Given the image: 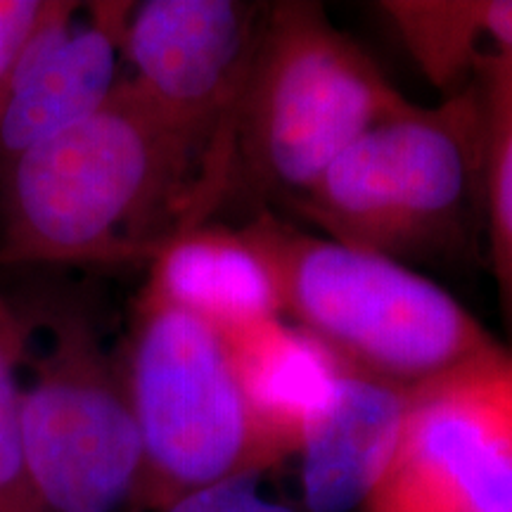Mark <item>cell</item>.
<instances>
[{"instance_id":"obj_1","label":"cell","mask_w":512,"mask_h":512,"mask_svg":"<svg viewBox=\"0 0 512 512\" xmlns=\"http://www.w3.org/2000/svg\"><path fill=\"white\" fill-rule=\"evenodd\" d=\"M0 266L152 261L209 223L233 174L131 79L0 169Z\"/></svg>"},{"instance_id":"obj_2","label":"cell","mask_w":512,"mask_h":512,"mask_svg":"<svg viewBox=\"0 0 512 512\" xmlns=\"http://www.w3.org/2000/svg\"><path fill=\"white\" fill-rule=\"evenodd\" d=\"M489 121L477 86L377 121L294 202L325 238L401 261L456 259L484 219Z\"/></svg>"},{"instance_id":"obj_3","label":"cell","mask_w":512,"mask_h":512,"mask_svg":"<svg viewBox=\"0 0 512 512\" xmlns=\"http://www.w3.org/2000/svg\"><path fill=\"white\" fill-rule=\"evenodd\" d=\"M278 280L283 316L358 375L418 389L501 347L444 287L389 256L271 211L240 228Z\"/></svg>"},{"instance_id":"obj_4","label":"cell","mask_w":512,"mask_h":512,"mask_svg":"<svg viewBox=\"0 0 512 512\" xmlns=\"http://www.w3.org/2000/svg\"><path fill=\"white\" fill-rule=\"evenodd\" d=\"M406 102L323 5H266L240 110L235 181L294 204L358 136Z\"/></svg>"},{"instance_id":"obj_5","label":"cell","mask_w":512,"mask_h":512,"mask_svg":"<svg viewBox=\"0 0 512 512\" xmlns=\"http://www.w3.org/2000/svg\"><path fill=\"white\" fill-rule=\"evenodd\" d=\"M121 373L143 446L138 505L159 510L202 486L275 465L214 325L145 290Z\"/></svg>"},{"instance_id":"obj_6","label":"cell","mask_w":512,"mask_h":512,"mask_svg":"<svg viewBox=\"0 0 512 512\" xmlns=\"http://www.w3.org/2000/svg\"><path fill=\"white\" fill-rule=\"evenodd\" d=\"M43 347L22 384V458L41 512L138 505L143 446L121 363L72 302L27 311Z\"/></svg>"},{"instance_id":"obj_7","label":"cell","mask_w":512,"mask_h":512,"mask_svg":"<svg viewBox=\"0 0 512 512\" xmlns=\"http://www.w3.org/2000/svg\"><path fill=\"white\" fill-rule=\"evenodd\" d=\"M363 512H512V349L413 389L387 475Z\"/></svg>"},{"instance_id":"obj_8","label":"cell","mask_w":512,"mask_h":512,"mask_svg":"<svg viewBox=\"0 0 512 512\" xmlns=\"http://www.w3.org/2000/svg\"><path fill=\"white\" fill-rule=\"evenodd\" d=\"M264 10L240 0H145L131 3L124 27L131 81L233 181Z\"/></svg>"},{"instance_id":"obj_9","label":"cell","mask_w":512,"mask_h":512,"mask_svg":"<svg viewBox=\"0 0 512 512\" xmlns=\"http://www.w3.org/2000/svg\"><path fill=\"white\" fill-rule=\"evenodd\" d=\"M131 3L48 0L29 38L0 114V169L60 136L112 98L121 83L124 27Z\"/></svg>"},{"instance_id":"obj_10","label":"cell","mask_w":512,"mask_h":512,"mask_svg":"<svg viewBox=\"0 0 512 512\" xmlns=\"http://www.w3.org/2000/svg\"><path fill=\"white\" fill-rule=\"evenodd\" d=\"M413 389L342 370L335 396L299 444L309 512L366 508L399 448Z\"/></svg>"},{"instance_id":"obj_11","label":"cell","mask_w":512,"mask_h":512,"mask_svg":"<svg viewBox=\"0 0 512 512\" xmlns=\"http://www.w3.org/2000/svg\"><path fill=\"white\" fill-rule=\"evenodd\" d=\"M256 432L275 463L297 453L304 432L328 408L342 363L316 337L283 318L223 332Z\"/></svg>"},{"instance_id":"obj_12","label":"cell","mask_w":512,"mask_h":512,"mask_svg":"<svg viewBox=\"0 0 512 512\" xmlns=\"http://www.w3.org/2000/svg\"><path fill=\"white\" fill-rule=\"evenodd\" d=\"M380 10L446 95L475 74L486 117L512 105V0H387Z\"/></svg>"},{"instance_id":"obj_13","label":"cell","mask_w":512,"mask_h":512,"mask_svg":"<svg viewBox=\"0 0 512 512\" xmlns=\"http://www.w3.org/2000/svg\"><path fill=\"white\" fill-rule=\"evenodd\" d=\"M150 264L147 292L216 330L283 318L273 268L240 228L204 223L171 240Z\"/></svg>"},{"instance_id":"obj_14","label":"cell","mask_w":512,"mask_h":512,"mask_svg":"<svg viewBox=\"0 0 512 512\" xmlns=\"http://www.w3.org/2000/svg\"><path fill=\"white\" fill-rule=\"evenodd\" d=\"M29 323L0 294V512L41 510L31 496L22 458V368L27 366Z\"/></svg>"},{"instance_id":"obj_15","label":"cell","mask_w":512,"mask_h":512,"mask_svg":"<svg viewBox=\"0 0 512 512\" xmlns=\"http://www.w3.org/2000/svg\"><path fill=\"white\" fill-rule=\"evenodd\" d=\"M486 121H489V150H486L484 223L489 228L491 261H494L505 325L512 339V105L489 114Z\"/></svg>"},{"instance_id":"obj_16","label":"cell","mask_w":512,"mask_h":512,"mask_svg":"<svg viewBox=\"0 0 512 512\" xmlns=\"http://www.w3.org/2000/svg\"><path fill=\"white\" fill-rule=\"evenodd\" d=\"M261 472H242V475L221 479L190 494L178 496L155 512H299L290 505L273 501L261 489Z\"/></svg>"},{"instance_id":"obj_17","label":"cell","mask_w":512,"mask_h":512,"mask_svg":"<svg viewBox=\"0 0 512 512\" xmlns=\"http://www.w3.org/2000/svg\"><path fill=\"white\" fill-rule=\"evenodd\" d=\"M48 0H0V114L29 38L41 24Z\"/></svg>"},{"instance_id":"obj_18","label":"cell","mask_w":512,"mask_h":512,"mask_svg":"<svg viewBox=\"0 0 512 512\" xmlns=\"http://www.w3.org/2000/svg\"><path fill=\"white\" fill-rule=\"evenodd\" d=\"M34 512H41V510H34Z\"/></svg>"}]
</instances>
